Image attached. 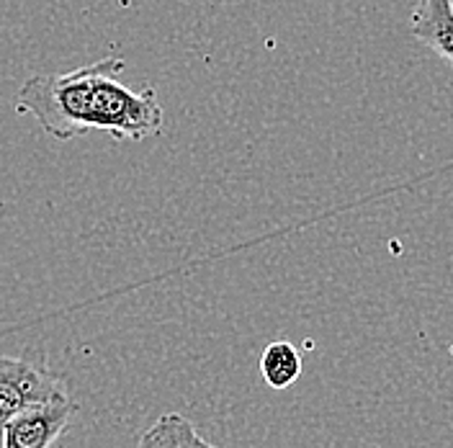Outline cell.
Listing matches in <instances>:
<instances>
[{"label": "cell", "instance_id": "7a4b0ae2", "mask_svg": "<svg viewBox=\"0 0 453 448\" xmlns=\"http://www.w3.org/2000/svg\"><path fill=\"white\" fill-rule=\"evenodd\" d=\"M57 394H62V382L44 366L0 356V425L34 405L55 399Z\"/></svg>", "mask_w": 453, "mask_h": 448}, {"label": "cell", "instance_id": "277c9868", "mask_svg": "<svg viewBox=\"0 0 453 448\" xmlns=\"http://www.w3.org/2000/svg\"><path fill=\"white\" fill-rule=\"evenodd\" d=\"M412 34L453 65V0H420L412 13Z\"/></svg>", "mask_w": 453, "mask_h": 448}, {"label": "cell", "instance_id": "6da1fadb", "mask_svg": "<svg viewBox=\"0 0 453 448\" xmlns=\"http://www.w3.org/2000/svg\"><path fill=\"white\" fill-rule=\"evenodd\" d=\"M124 67V59L104 57L78 70L34 75L19 90L16 112L34 116L62 142L88 132H106L119 142L155 137L163 129V106L152 88L132 90L121 83Z\"/></svg>", "mask_w": 453, "mask_h": 448}, {"label": "cell", "instance_id": "52a82bcc", "mask_svg": "<svg viewBox=\"0 0 453 448\" xmlns=\"http://www.w3.org/2000/svg\"><path fill=\"white\" fill-rule=\"evenodd\" d=\"M0 448H3V425H0Z\"/></svg>", "mask_w": 453, "mask_h": 448}, {"label": "cell", "instance_id": "8992f818", "mask_svg": "<svg viewBox=\"0 0 453 448\" xmlns=\"http://www.w3.org/2000/svg\"><path fill=\"white\" fill-rule=\"evenodd\" d=\"M260 374H263L265 384L273 387V390L291 387L299 379V374H302V356H299V351L291 343H286V340L271 343L263 351V356H260Z\"/></svg>", "mask_w": 453, "mask_h": 448}, {"label": "cell", "instance_id": "5b68a950", "mask_svg": "<svg viewBox=\"0 0 453 448\" xmlns=\"http://www.w3.org/2000/svg\"><path fill=\"white\" fill-rule=\"evenodd\" d=\"M140 448H217L203 441L183 415H163L144 436Z\"/></svg>", "mask_w": 453, "mask_h": 448}, {"label": "cell", "instance_id": "3957f363", "mask_svg": "<svg viewBox=\"0 0 453 448\" xmlns=\"http://www.w3.org/2000/svg\"><path fill=\"white\" fill-rule=\"evenodd\" d=\"M73 413L75 405L65 392L28 407L3 425V448H52L73 421Z\"/></svg>", "mask_w": 453, "mask_h": 448}]
</instances>
